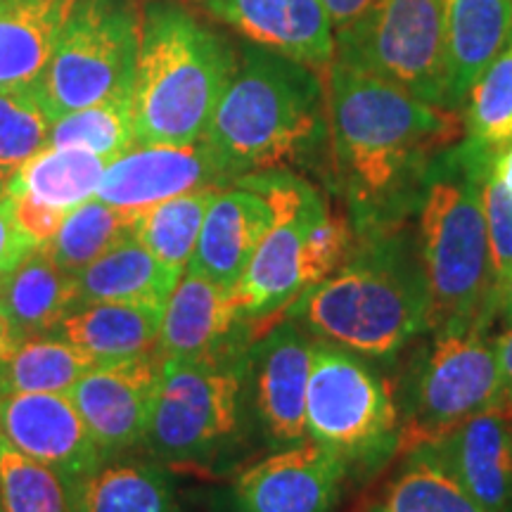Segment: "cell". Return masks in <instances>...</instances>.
I'll list each match as a JSON object with an SVG mask.
<instances>
[{"mask_svg":"<svg viewBox=\"0 0 512 512\" xmlns=\"http://www.w3.org/2000/svg\"><path fill=\"white\" fill-rule=\"evenodd\" d=\"M76 306V275L62 271L46 245L31 249L0 278V309L24 339L53 335Z\"/></svg>","mask_w":512,"mask_h":512,"instance_id":"cell-22","label":"cell"},{"mask_svg":"<svg viewBox=\"0 0 512 512\" xmlns=\"http://www.w3.org/2000/svg\"><path fill=\"white\" fill-rule=\"evenodd\" d=\"M140 29L136 0H76L53 57L34 81L50 121L131 91Z\"/></svg>","mask_w":512,"mask_h":512,"instance_id":"cell-8","label":"cell"},{"mask_svg":"<svg viewBox=\"0 0 512 512\" xmlns=\"http://www.w3.org/2000/svg\"><path fill=\"white\" fill-rule=\"evenodd\" d=\"M491 169H494L498 181H501L505 185V190L512 195V143L505 147V150L498 152V155H494Z\"/></svg>","mask_w":512,"mask_h":512,"instance_id":"cell-42","label":"cell"},{"mask_svg":"<svg viewBox=\"0 0 512 512\" xmlns=\"http://www.w3.org/2000/svg\"><path fill=\"white\" fill-rule=\"evenodd\" d=\"M486 512H512V408H486L432 446Z\"/></svg>","mask_w":512,"mask_h":512,"instance_id":"cell-18","label":"cell"},{"mask_svg":"<svg viewBox=\"0 0 512 512\" xmlns=\"http://www.w3.org/2000/svg\"><path fill=\"white\" fill-rule=\"evenodd\" d=\"M76 0H0V88L43 74Z\"/></svg>","mask_w":512,"mask_h":512,"instance_id":"cell-23","label":"cell"},{"mask_svg":"<svg viewBox=\"0 0 512 512\" xmlns=\"http://www.w3.org/2000/svg\"><path fill=\"white\" fill-rule=\"evenodd\" d=\"M238 292L185 271L166 302L157 354L197 356L247 337L249 325Z\"/></svg>","mask_w":512,"mask_h":512,"instance_id":"cell-20","label":"cell"},{"mask_svg":"<svg viewBox=\"0 0 512 512\" xmlns=\"http://www.w3.org/2000/svg\"><path fill=\"white\" fill-rule=\"evenodd\" d=\"M247 337L197 356L162 358L143 446L169 465L209 463L240 432L249 384Z\"/></svg>","mask_w":512,"mask_h":512,"instance_id":"cell-6","label":"cell"},{"mask_svg":"<svg viewBox=\"0 0 512 512\" xmlns=\"http://www.w3.org/2000/svg\"><path fill=\"white\" fill-rule=\"evenodd\" d=\"M34 247L36 245H31V240L19 230L15 216H12L8 192L0 188V278L12 271Z\"/></svg>","mask_w":512,"mask_h":512,"instance_id":"cell-38","label":"cell"},{"mask_svg":"<svg viewBox=\"0 0 512 512\" xmlns=\"http://www.w3.org/2000/svg\"><path fill=\"white\" fill-rule=\"evenodd\" d=\"M496 309L503 313L505 323L512 325V275L508 280H505L501 290H498V297H496Z\"/></svg>","mask_w":512,"mask_h":512,"instance_id":"cell-43","label":"cell"},{"mask_svg":"<svg viewBox=\"0 0 512 512\" xmlns=\"http://www.w3.org/2000/svg\"><path fill=\"white\" fill-rule=\"evenodd\" d=\"M328 119L337 178L356 233L392 226L408 204L418 202L432 159L465 133L460 112L339 62L328 67Z\"/></svg>","mask_w":512,"mask_h":512,"instance_id":"cell-1","label":"cell"},{"mask_svg":"<svg viewBox=\"0 0 512 512\" xmlns=\"http://www.w3.org/2000/svg\"><path fill=\"white\" fill-rule=\"evenodd\" d=\"M366 512H486L448 470L437 448L406 453V463Z\"/></svg>","mask_w":512,"mask_h":512,"instance_id":"cell-27","label":"cell"},{"mask_svg":"<svg viewBox=\"0 0 512 512\" xmlns=\"http://www.w3.org/2000/svg\"><path fill=\"white\" fill-rule=\"evenodd\" d=\"M494 155L467 140L427 166L418 192V247L432 302V328L491 323L496 280L486 233L484 181Z\"/></svg>","mask_w":512,"mask_h":512,"instance_id":"cell-4","label":"cell"},{"mask_svg":"<svg viewBox=\"0 0 512 512\" xmlns=\"http://www.w3.org/2000/svg\"><path fill=\"white\" fill-rule=\"evenodd\" d=\"M249 43L306 67L328 69L335 60V24L323 0H192Z\"/></svg>","mask_w":512,"mask_h":512,"instance_id":"cell-17","label":"cell"},{"mask_svg":"<svg viewBox=\"0 0 512 512\" xmlns=\"http://www.w3.org/2000/svg\"><path fill=\"white\" fill-rule=\"evenodd\" d=\"M162 358L150 354L110 361L86 373L69 392L102 458L124 456L143 444Z\"/></svg>","mask_w":512,"mask_h":512,"instance_id":"cell-15","label":"cell"},{"mask_svg":"<svg viewBox=\"0 0 512 512\" xmlns=\"http://www.w3.org/2000/svg\"><path fill=\"white\" fill-rule=\"evenodd\" d=\"M396 434L399 408L380 373L354 351L313 339L306 437L351 467L396 453Z\"/></svg>","mask_w":512,"mask_h":512,"instance_id":"cell-10","label":"cell"},{"mask_svg":"<svg viewBox=\"0 0 512 512\" xmlns=\"http://www.w3.org/2000/svg\"><path fill=\"white\" fill-rule=\"evenodd\" d=\"M50 124L34 83L0 88V188L46 147Z\"/></svg>","mask_w":512,"mask_h":512,"instance_id":"cell-34","label":"cell"},{"mask_svg":"<svg viewBox=\"0 0 512 512\" xmlns=\"http://www.w3.org/2000/svg\"><path fill=\"white\" fill-rule=\"evenodd\" d=\"M233 69L235 53L221 34L183 5L147 3L131 86L136 145L204 140Z\"/></svg>","mask_w":512,"mask_h":512,"instance_id":"cell-5","label":"cell"},{"mask_svg":"<svg viewBox=\"0 0 512 512\" xmlns=\"http://www.w3.org/2000/svg\"><path fill=\"white\" fill-rule=\"evenodd\" d=\"M166 304L86 302L57 325L53 335L67 339L100 361H124L157 349Z\"/></svg>","mask_w":512,"mask_h":512,"instance_id":"cell-21","label":"cell"},{"mask_svg":"<svg viewBox=\"0 0 512 512\" xmlns=\"http://www.w3.org/2000/svg\"><path fill=\"white\" fill-rule=\"evenodd\" d=\"M233 183L207 140L190 145H136L107 164L95 197L114 207L147 209L202 188Z\"/></svg>","mask_w":512,"mask_h":512,"instance_id":"cell-16","label":"cell"},{"mask_svg":"<svg viewBox=\"0 0 512 512\" xmlns=\"http://www.w3.org/2000/svg\"><path fill=\"white\" fill-rule=\"evenodd\" d=\"M0 437L67 486L107 463L69 392L0 396Z\"/></svg>","mask_w":512,"mask_h":512,"instance_id":"cell-14","label":"cell"},{"mask_svg":"<svg viewBox=\"0 0 512 512\" xmlns=\"http://www.w3.org/2000/svg\"><path fill=\"white\" fill-rule=\"evenodd\" d=\"M349 465L328 446L306 439L249 467L233 482V512H332Z\"/></svg>","mask_w":512,"mask_h":512,"instance_id":"cell-12","label":"cell"},{"mask_svg":"<svg viewBox=\"0 0 512 512\" xmlns=\"http://www.w3.org/2000/svg\"><path fill=\"white\" fill-rule=\"evenodd\" d=\"M347 261L287 306V318L318 342L363 358L399 354L432 328L418 242L392 226L370 228Z\"/></svg>","mask_w":512,"mask_h":512,"instance_id":"cell-2","label":"cell"},{"mask_svg":"<svg viewBox=\"0 0 512 512\" xmlns=\"http://www.w3.org/2000/svg\"><path fill=\"white\" fill-rule=\"evenodd\" d=\"M313 337L294 320H275L249 349V384L256 420L275 448L302 444L306 437Z\"/></svg>","mask_w":512,"mask_h":512,"instance_id":"cell-13","label":"cell"},{"mask_svg":"<svg viewBox=\"0 0 512 512\" xmlns=\"http://www.w3.org/2000/svg\"><path fill=\"white\" fill-rule=\"evenodd\" d=\"M491 323L437 330L415 370L411 394L399 418L396 453L437 446L460 425L503 399Z\"/></svg>","mask_w":512,"mask_h":512,"instance_id":"cell-9","label":"cell"},{"mask_svg":"<svg viewBox=\"0 0 512 512\" xmlns=\"http://www.w3.org/2000/svg\"><path fill=\"white\" fill-rule=\"evenodd\" d=\"M430 105L460 110L451 91L444 0H375L335 31V60Z\"/></svg>","mask_w":512,"mask_h":512,"instance_id":"cell-7","label":"cell"},{"mask_svg":"<svg viewBox=\"0 0 512 512\" xmlns=\"http://www.w3.org/2000/svg\"><path fill=\"white\" fill-rule=\"evenodd\" d=\"M494 164V162H491ZM486 233H489L491 268H494L496 297L505 280L512 275V195L489 169L484 181Z\"/></svg>","mask_w":512,"mask_h":512,"instance_id":"cell-36","label":"cell"},{"mask_svg":"<svg viewBox=\"0 0 512 512\" xmlns=\"http://www.w3.org/2000/svg\"><path fill=\"white\" fill-rule=\"evenodd\" d=\"M496 354H498V366H501L503 377V399L512 408V325L508 330H503L496 337Z\"/></svg>","mask_w":512,"mask_h":512,"instance_id":"cell-40","label":"cell"},{"mask_svg":"<svg viewBox=\"0 0 512 512\" xmlns=\"http://www.w3.org/2000/svg\"><path fill=\"white\" fill-rule=\"evenodd\" d=\"M219 190L221 188L192 190L140 209L136 240L150 249L164 266L183 275L200 240L204 216Z\"/></svg>","mask_w":512,"mask_h":512,"instance_id":"cell-31","label":"cell"},{"mask_svg":"<svg viewBox=\"0 0 512 512\" xmlns=\"http://www.w3.org/2000/svg\"><path fill=\"white\" fill-rule=\"evenodd\" d=\"M50 147H74L93 155L105 157L107 162L136 147L131 119V91L112 95L98 105L69 112L50 124Z\"/></svg>","mask_w":512,"mask_h":512,"instance_id":"cell-33","label":"cell"},{"mask_svg":"<svg viewBox=\"0 0 512 512\" xmlns=\"http://www.w3.org/2000/svg\"><path fill=\"white\" fill-rule=\"evenodd\" d=\"M10 197L12 216H15L19 230L31 240V245L41 247L48 245L55 238L57 230L62 228L64 219H67L69 211L53 204H46L36 197H31L29 192H17V190H5Z\"/></svg>","mask_w":512,"mask_h":512,"instance_id":"cell-37","label":"cell"},{"mask_svg":"<svg viewBox=\"0 0 512 512\" xmlns=\"http://www.w3.org/2000/svg\"><path fill=\"white\" fill-rule=\"evenodd\" d=\"M328 138V91L316 69L247 43L204 136L233 183L256 171L313 166Z\"/></svg>","mask_w":512,"mask_h":512,"instance_id":"cell-3","label":"cell"},{"mask_svg":"<svg viewBox=\"0 0 512 512\" xmlns=\"http://www.w3.org/2000/svg\"><path fill=\"white\" fill-rule=\"evenodd\" d=\"M448 69L456 105L512 34V0H444Z\"/></svg>","mask_w":512,"mask_h":512,"instance_id":"cell-24","label":"cell"},{"mask_svg":"<svg viewBox=\"0 0 512 512\" xmlns=\"http://www.w3.org/2000/svg\"><path fill=\"white\" fill-rule=\"evenodd\" d=\"M102 363L98 356L57 335L27 337L0 366V396L72 392L83 375Z\"/></svg>","mask_w":512,"mask_h":512,"instance_id":"cell-29","label":"cell"},{"mask_svg":"<svg viewBox=\"0 0 512 512\" xmlns=\"http://www.w3.org/2000/svg\"><path fill=\"white\" fill-rule=\"evenodd\" d=\"M373 3L375 0H323L332 24H335V31L349 27V24L354 22L358 15H363Z\"/></svg>","mask_w":512,"mask_h":512,"instance_id":"cell-39","label":"cell"},{"mask_svg":"<svg viewBox=\"0 0 512 512\" xmlns=\"http://www.w3.org/2000/svg\"><path fill=\"white\" fill-rule=\"evenodd\" d=\"M67 489L72 512H181L162 463H102Z\"/></svg>","mask_w":512,"mask_h":512,"instance_id":"cell-25","label":"cell"},{"mask_svg":"<svg viewBox=\"0 0 512 512\" xmlns=\"http://www.w3.org/2000/svg\"><path fill=\"white\" fill-rule=\"evenodd\" d=\"M138 219V209L114 207L93 197L69 211L62 228L46 247L62 271L79 275L121 242L136 238Z\"/></svg>","mask_w":512,"mask_h":512,"instance_id":"cell-30","label":"cell"},{"mask_svg":"<svg viewBox=\"0 0 512 512\" xmlns=\"http://www.w3.org/2000/svg\"><path fill=\"white\" fill-rule=\"evenodd\" d=\"M0 512H3V510H0Z\"/></svg>","mask_w":512,"mask_h":512,"instance_id":"cell-44","label":"cell"},{"mask_svg":"<svg viewBox=\"0 0 512 512\" xmlns=\"http://www.w3.org/2000/svg\"><path fill=\"white\" fill-rule=\"evenodd\" d=\"M107 164L105 157L93 152L46 145L10 178L5 190L29 192L36 200L72 211L93 200Z\"/></svg>","mask_w":512,"mask_h":512,"instance_id":"cell-28","label":"cell"},{"mask_svg":"<svg viewBox=\"0 0 512 512\" xmlns=\"http://www.w3.org/2000/svg\"><path fill=\"white\" fill-rule=\"evenodd\" d=\"M181 273L164 266L140 242L126 240L76 275L79 304L86 302H169Z\"/></svg>","mask_w":512,"mask_h":512,"instance_id":"cell-26","label":"cell"},{"mask_svg":"<svg viewBox=\"0 0 512 512\" xmlns=\"http://www.w3.org/2000/svg\"><path fill=\"white\" fill-rule=\"evenodd\" d=\"M268 223L271 209L264 197L240 183L226 185L204 216L200 240L185 271L235 290L252 264Z\"/></svg>","mask_w":512,"mask_h":512,"instance_id":"cell-19","label":"cell"},{"mask_svg":"<svg viewBox=\"0 0 512 512\" xmlns=\"http://www.w3.org/2000/svg\"><path fill=\"white\" fill-rule=\"evenodd\" d=\"M0 510L72 512L64 479L0 437Z\"/></svg>","mask_w":512,"mask_h":512,"instance_id":"cell-35","label":"cell"},{"mask_svg":"<svg viewBox=\"0 0 512 512\" xmlns=\"http://www.w3.org/2000/svg\"><path fill=\"white\" fill-rule=\"evenodd\" d=\"M465 138L491 155L512 143V34L463 102Z\"/></svg>","mask_w":512,"mask_h":512,"instance_id":"cell-32","label":"cell"},{"mask_svg":"<svg viewBox=\"0 0 512 512\" xmlns=\"http://www.w3.org/2000/svg\"><path fill=\"white\" fill-rule=\"evenodd\" d=\"M24 342L22 332H19L15 325L10 323V318L5 316L3 309H0V366H3L8 358L15 354L19 344Z\"/></svg>","mask_w":512,"mask_h":512,"instance_id":"cell-41","label":"cell"},{"mask_svg":"<svg viewBox=\"0 0 512 512\" xmlns=\"http://www.w3.org/2000/svg\"><path fill=\"white\" fill-rule=\"evenodd\" d=\"M235 183L264 197L271 209L266 235L235 287L249 320H271L309 287V240L318 223L330 214V207L306 178L290 169L256 171Z\"/></svg>","mask_w":512,"mask_h":512,"instance_id":"cell-11","label":"cell"}]
</instances>
